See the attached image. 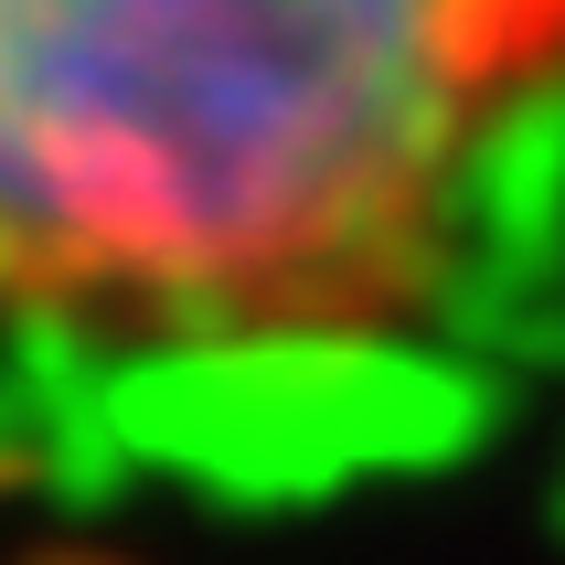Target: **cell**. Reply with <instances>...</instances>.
Instances as JSON below:
<instances>
[{
  "label": "cell",
  "instance_id": "6da1fadb",
  "mask_svg": "<svg viewBox=\"0 0 565 565\" xmlns=\"http://www.w3.org/2000/svg\"><path fill=\"white\" fill-rule=\"evenodd\" d=\"M555 118L565 0H0V278L86 374L384 363Z\"/></svg>",
  "mask_w": 565,
  "mask_h": 565
},
{
  "label": "cell",
  "instance_id": "7a4b0ae2",
  "mask_svg": "<svg viewBox=\"0 0 565 565\" xmlns=\"http://www.w3.org/2000/svg\"><path fill=\"white\" fill-rule=\"evenodd\" d=\"M32 565H128V555H96V544H43Z\"/></svg>",
  "mask_w": 565,
  "mask_h": 565
}]
</instances>
